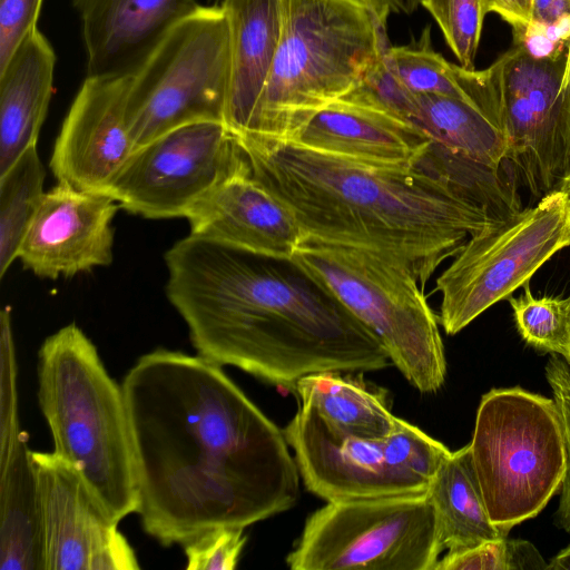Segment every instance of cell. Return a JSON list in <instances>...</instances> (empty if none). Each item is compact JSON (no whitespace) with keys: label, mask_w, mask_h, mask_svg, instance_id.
Wrapping results in <instances>:
<instances>
[{"label":"cell","mask_w":570,"mask_h":570,"mask_svg":"<svg viewBox=\"0 0 570 570\" xmlns=\"http://www.w3.org/2000/svg\"><path fill=\"white\" fill-rule=\"evenodd\" d=\"M122 390L138 510L147 534L184 546L218 527L246 528L291 509L299 472L281 431L203 356L157 348Z\"/></svg>","instance_id":"obj_1"},{"label":"cell","mask_w":570,"mask_h":570,"mask_svg":"<svg viewBox=\"0 0 570 570\" xmlns=\"http://www.w3.org/2000/svg\"><path fill=\"white\" fill-rule=\"evenodd\" d=\"M236 136L253 177L289 209L304 242L380 254L423 288L471 235L522 209L508 166L493 169L452 154L390 166L287 139Z\"/></svg>","instance_id":"obj_2"},{"label":"cell","mask_w":570,"mask_h":570,"mask_svg":"<svg viewBox=\"0 0 570 570\" xmlns=\"http://www.w3.org/2000/svg\"><path fill=\"white\" fill-rule=\"evenodd\" d=\"M168 301L198 354L294 392L320 372L382 370L380 338L291 261L188 235L165 254Z\"/></svg>","instance_id":"obj_3"},{"label":"cell","mask_w":570,"mask_h":570,"mask_svg":"<svg viewBox=\"0 0 570 570\" xmlns=\"http://www.w3.org/2000/svg\"><path fill=\"white\" fill-rule=\"evenodd\" d=\"M38 400L53 452L73 464L116 521L139 499L122 385L107 372L75 323L48 336L38 352Z\"/></svg>","instance_id":"obj_4"},{"label":"cell","mask_w":570,"mask_h":570,"mask_svg":"<svg viewBox=\"0 0 570 570\" xmlns=\"http://www.w3.org/2000/svg\"><path fill=\"white\" fill-rule=\"evenodd\" d=\"M282 4L277 52L244 134L291 139L314 114L351 91L390 47H380L381 20L362 0Z\"/></svg>","instance_id":"obj_5"},{"label":"cell","mask_w":570,"mask_h":570,"mask_svg":"<svg viewBox=\"0 0 570 570\" xmlns=\"http://www.w3.org/2000/svg\"><path fill=\"white\" fill-rule=\"evenodd\" d=\"M291 262L380 338L411 385L421 393L441 389L446 361L439 322L406 267L373 252L315 242L302 243Z\"/></svg>","instance_id":"obj_6"},{"label":"cell","mask_w":570,"mask_h":570,"mask_svg":"<svg viewBox=\"0 0 570 570\" xmlns=\"http://www.w3.org/2000/svg\"><path fill=\"white\" fill-rule=\"evenodd\" d=\"M568 39L537 53L522 39L484 70L459 69L472 102L503 132L507 163L538 198L570 176V109L563 95Z\"/></svg>","instance_id":"obj_7"},{"label":"cell","mask_w":570,"mask_h":570,"mask_svg":"<svg viewBox=\"0 0 570 570\" xmlns=\"http://www.w3.org/2000/svg\"><path fill=\"white\" fill-rule=\"evenodd\" d=\"M469 444L490 520L505 534L560 491L567 449L553 399L520 386L490 390Z\"/></svg>","instance_id":"obj_8"},{"label":"cell","mask_w":570,"mask_h":570,"mask_svg":"<svg viewBox=\"0 0 570 570\" xmlns=\"http://www.w3.org/2000/svg\"><path fill=\"white\" fill-rule=\"evenodd\" d=\"M229 69L226 12L199 6L131 75L126 122L135 149L188 124H225Z\"/></svg>","instance_id":"obj_9"},{"label":"cell","mask_w":570,"mask_h":570,"mask_svg":"<svg viewBox=\"0 0 570 570\" xmlns=\"http://www.w3.org/2000/svg\"><path fill=\"white\" fill-rule=\"evenodd\" d=\"M443 550L428 490L327 502L286 561L292 570H434Z\"/></svg>","instance_id":"obj_10"},{"label":"cell","mask_w":570,"mask_h":570,"mask_svg":"<svg viewBox=\"0 0 570 570\" xmlns=\"http://www.w3.org/2000/svg\"><path fill=\"white\" fill-rule=\"evenodd\" d=\"M570 247V196L544 195L528 208L471 235L438 277L440 323L449 335L529 283L558 252Z\"/></svg>","instance_id":"obj_11"},{"label":"cell","mask_w":570,"mask_h":570,"mask_svg":"<svg viewBox=\"0 0 570 570\" xmlns=\"http://www.w3.org/2000/svg\"><path fill=\"white\" fill-rule=\"evenodd\" d=\"M247 166L226 124L194 122L135 149L104 193L146 218L186 217L198 200Z\"/></svg>","instance_id":"obj_12"},{"label":"cell","mask_w":570,"mask_h":570,"mask_svg":"<svg viewBox=\"0 0 570 570\" xmlns=\"http://www.w3.org/2000/svg\"><path fill=\"white\" fill-rule=\"evenodd\" d=\"M40 570H137L134 549L78 469L55 452L31 451Z\"/></svg>","instance_id":"obj_13"},{"label":"cell","mask_w":570,"mask_h":570,"mask_svg":"<svg viewBox=\"0 0 570 570\" xmlns=\"http://www.w3.org/2000/svg\"><path fill=\"white\" fill-rule=\"evenodd\" d=\"M306 489L327 502L420 494L430 482L391 468L382 440L338 433L301 404L284 430Z\"/></svg>","instance_id":"obj_14"},{"label":"cell","mask_w":570,"mask_h":570,"mask_svg":"<svg viewBox=\"0 0 570 570\" xmlns=\"http://www.w3.org/2000/svg\"><path fill=\"white\" fill-rule=\"evenodd\" d=\"M119 207L107 193L57 183L43 194L21 243L23 268L57 279L110 265Z\"/></svg>","instance_id":"obj_15"},{"label":"cell","mask_w":570,"mask_h":570,"mask_svg":"<svg viewBox=\"0 0 570 570\" xmlns=\"http://www.w3.org/2000/svg\"><path fill=\"white\" fill-rule=\"evenodd\" d=\"M130 80L131 75L86 77L50 157L58 183L105 191L135 151L126 122Z\"/></svg>","instance_id":"obj_16"},{"label":"cell","mask_w":570,"mask_h":570,"mask_svg":"<svg viewBox=\"0 0 570 570\" xmlns=\"http://www.w3.org/2000/svg\"><path fill=\"white\" fill-rule=\"evenodd\" d=\"M190 235L278 261H291L304 243L293 214L247 167L220 183L185 217Z\"/></svg>","instance_id":"obj_17"},{"label":"cell","mask_w":570,"mask_h":570,"mask_svg":"<svg viewBox=\"0 0 570 570\" xmlns=\"http://www.w3.org/2000/svg\"><path fill=\"white\" fill-rule=\"evenodd\" d=\"M81 23L87 77L132 75L197 0H71Z\"/></svg>","instance_id":"obj_18"},{"label":"cell","mask_w":570,"mask_h":570,"mask_svg":"<svg viewBox=\"0 0 570 570\" xmlns=\"http://www.w3.org/2000/svg\"><path fill=\"white\" fill-rule=\"evenodd\" d=\"M287 140L358 161L403 167L419 165L432 145L413 124L341 98L314 114Z\"/></svg>","instance_id":"obj_19"},{"label":"cell","mask_w":570,"mask_h":570,"mask_svg":"<svg viewBox=\"0 0 570 570\" xmlns=\"http://www.w3.org/2000/svg\"><path fill=\"white\" fill-rule=\"evenodd\" d=\"M0 569L39 570L37 483L27 434L19 428L16 374L2 376Z\"/></svg>","instance_id":"obj_20"},{"label":"cell","mask_w":570,"mask_h":570,"mask_svg":"<svg viewBox=\"0 0 570 570\" xmlns=\"http://www.w3.org/2000/svg\"><path fill=\"white\" fill-rule=\"evenodd\" d=\"M229 26V87L226 126L248 130L268 80L283 28L282 0H224Z\"/></svg>","instance_id":"obj_21"},{"label":"cell","mask_w":570,"mask_h":570,"mask_svg":"<svg viewBox=\"0 0 570 570\" xmlns=\"http://www.w3.org/2000/svg\"><path fill=\"white\" fill-rule=\"evenodd\" d=\"M56 55L36 28L0 69V175L37 145L53 90Z\"/></svg>","instance_id":"obj_22"},{"label":"cell","mask_w":570,"mask_h":570,"mask_svg":"<svg viewBox=\"0 0 570 570\" xmlns=\"http://www.w3.org/2000/svg\"><path fill=\"white\" fill-rule=\"evenodd\" d=\"M441 542L449 552L508 537L490 520L472 464L470 444L444 459L429 484Z\"/></svg>","instance_id":"obj_23"},{"label":"cell","mask_w":570,"mask_h":570,"mask_svg":"<svg viewBox=\"0 0 570 570\" xmlns=\"http://www.w3.org/2000/svg\"><path fill=\"white\" fill-rule=\"evenodd\" d=\"M342 372H320L303 376L294 393L301 404L312 406L330 429L357 438L382 440L395 416L387 407L384 391L370 390L360 379Z\"/></svg>","instance_id":"obj_24"},{"label":"cell","mask_w":570,"mask_h":570,"mask_svg":"<svg viewBox=\"0 0 570 570\" xmlns=\"http://www.w3.org/2000/svg\"><path fill=\"white\" fill-rule=\"evenodd\" d=\"M412 124L448 151L493 169L508 165L503 132L469 101L441 95H416Z\"/></svg>","instance_id":"obj_25"},{"label":"cell","mask_w":570,"mask_h":570,"mask_svg":"<svg viewBox=\"0 0 570 570\" xmlns=\"http://www.w3.org/2000/svg\"><path fill=\"white\" fill-rule=\"evenodd\" d=\"M46 171L37 145L0 175V276L18 253L43 194Z\"/></svg>","instance_id":"obj_26"},{"label":"cell","mask_w":570,"mask_h":570,"mask_svg":"<svg viewBox=\"0 0 570 570\" xmlns=\"http://www.w3.org/2000/svg\"><path fill=\"white\" fill-rule=\"evenodd\" d=\"M518 296H509L517 330L530 346L560 355L570 362V295L567 297L532 294L525 283Z\"/></svg>","instance_id":"obj_27"},{"label":"cell","mask_w":570,"mask_h":570,"mask_svg":"<svg viewBox=\"0 0 570 570\" xmlns=\"http://www.w3.org/2000/svg\"><path fill=\"white\" fill-rule=\"evenodd\" d=\"M386 58L396 77L414 95H441L473 104L458 80L455 65L432 48L430 27L419 40L390 47Z\"/></svg>","instance_id":"obj_28"},{"label":"cell","mask_w":570,"mask_h":570,"mask_svg":"<svg viewBox=\"0 0 570 570\" xmlns=\"http://www.w3.org/2000/svg\"><path fill=\"white\" fill-rule=\"evenodd\" d=\"M548 563L529 541L501 537L448 552L434 570H543Z\"/></svg>","instance_id":"obj_29"},{"label":"cell","mask_w":570,"mask_h":570,"mask_svg":"<svg viewBox=\"0 0 570 570\" xmlns=\"http://www.w3.org/2000/svg\"><path fill=\"white\" fill-rule=\"evenodd\" d=\"M443 32L444 39L460 62L468 70L474 69L487 0H421Z\"/></svg>","instance_id":"obj_30"},{"label":"cell","mask_w":570,"mask_h":570,"mask_svg":"<svg viewBox=\"0 0 570 570\" xmlns=\"http://www.w3.org/2000/svg\"><path fill=\"white\" fill-rule=\"evenodd\" d=\"M382 449L391 468L429 482L451 452L417 426L396 416L391 431L382 439Z\"/></svg>","instance_id":"obj_31"},{"label":"cell","mask_w":570,"mask_h":570,"mask_svg":"<svg viewBox=\"0 0 570 570\" xmlns=\"http://www.w3.org/2000/svg\"><path fill=\"white\" fill-rule=\"evenodd\" d=\"M387 50L376 57L356 86L341 99L387 112L412 124L416 95L392 70L386 58Z\"/></svg>","instance_id":"obj_32"},{"label":"cell","mask_w":570,"mask_h":570,"mask_svg":"<svg viewBox=\"0 0 570 570\" xmlns=\"http://www.w3.org/2000/svg\"><path fill=\"white\" fill-rule=\"evenodd\" d=\"M245 528L218 527L185 543L188 570H233L246 542Z\"/></svg>","instance_id":"obj_33"},{"label":"cell","mask_w":570,"mask_h":570,"mask_svg":"<svg viewBox=\"0 0 570 570\" xmlns=\"http://www.w3.org/2000/svg\"><path fill=\"white\" fill-rule=\"evenodd\" d=\"M544 373L560 412L567 449V470L560 488L556 523L570 534V366L563 357L552 354Z\"/></svg>","instance_id":"obj_34"},{"label":"cell","mask_w":570,"mask_h":570,"mask_svg":"<svg viewBox=\"0 0 570 570\" xmlns=\"http://www.w3.org/2000/svg\"><path fill=\"white\" fill-rule=\"evenodd\" d=\"M43 0H0V69L37 28Z\"/></svg>","instance_id":"obj_35"},{"label":"cell","mask_w":570,"mask_h":570,"mask_svg":"<svg viewBox=\"0 0 570 570\" xmlns=\"http://www.w3.org/2000/svg\"><path fill=\"white\" fill-rule=\"evenodd\" d=\"M487 6L512 27L514 38L525 40L532 30L531 0H487Z\"/></svg>","instance_id":"obj_36"},{"label":"cell","mask_w":570,"mask_h":570,"mask_svg":"<svg viewBox=\"0 0 570 570\" xmlns=\"http://www.w3.org/2000/svg\"><path fill=\"white\" fill-rule=\"evenodd\" d=\"M531 31L570 24V0H531Z\"/></svg>","instance_id":"obj_37"},{"label":"cell","mask_w":570,"mask_h":570,"mask_svg":"<svg viewBox=\"0 0 570 570\" xmlns=\"http://www.w3.org/2000/svg\"><path fill=\"white\" fill-rule=\"evenodd\" d=\"M383 21L391 12L412 13L419 7L416 0H362Z\"/></svg>","instance_id":"obj_38"},{"label":"cell","mask_w":570,"mask_h":570,"mask_svg":"<svg viewBox=\"0 0 570 570\" xmlns=\"http://www.w3.org/2000/svg\"><path fill=\"white\" fill-rule=\"evenodd\" d=\"M547 570H570V544L549 561Z\"/></svg>","instance_id":"obj_39"},{"label":"cell","mask_w":570,"mask_h":570,"mask_svg":"<svg viewBox=\"0 0 570 570\" xmlns=\"http://www.w3.org/2000/svg\"><path fill=\"white\" fill-rule=\"evenodd\" d=\"M562 89H563L566 102H567L568 107L570 108V35H569V41H568V61H567V69H566Z\"/></svg>","instance_id":"obj_40"},{"label":"cell","mask_w":570,"mask_h":570,"mask_svg":"<svg viewBox=\"0 0 570 570\" xmlns=\"http://www.w3.org/2000/svg\"><path fill=\"white\" fill-rule=\"evenodd\" d=\"M560 190L566 191L570 196V176L566 179Z\"/></svg>","instance_id":"obj_41"},{"label":"cell","mask_w":570,"mask_h":570,"mask_svg":"<svg viewBox=\"0 0 570 570\" xmlns=\"http://www.w3.org/2000/svg\"><path fill=\"white\" fill-rule=\"evenodd\" d=\"M420 1H421V0H416V2H417L419 4H420Z\"/></svg>","instance_id":"obj_42"},{"label":"cell","mask_w":570,"mask_h":570,"mask_svg":"<svg viewBox=\"0 0 570 570\" xmlns=\"http://www.w3.org/2000/svg\"><path fill=\"white\" fill-rule=\"evenodd\" d=\"M568 364H569V366H570V362H569Z\"/></svg>","instance_id":"obj_43"}]
</instances>
